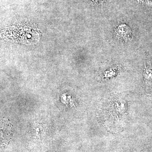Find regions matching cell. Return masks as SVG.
I'll list each match as a JSON object with an SVG mask.
<instances>
[{
	"label": "cell",
	"mask_w": 152,
	"mask_h": 152,
	"mask_svg": "<svg viewBox=\"0 0 152 152\" xmlns=\"http://www.w3.org/2000/svg\"><path fill=\"white\" fill-rule=\"evenodd\" d=\"M116 32L118 36L127 39H130L132 35L131 29L126 25H120L117 29Z\"/></svg>",
	"instance_id": "obj_2"
},
{
	"label": "cell",
	"mask_w": 152,
	"mask_h": 152,
	"mask_svg": "<svg viewBox=\"0 0 152 152\" xmlns=\"http://www.w3.org/2000/svg\"><path fill=\"white\" fill-rule=\"evenodd\" d=\"M145 66L143 73L144 83L147 91H152V67L146 64Z\"/></svg>",
	"instance_id": "obj_1"
}]
</instances>
